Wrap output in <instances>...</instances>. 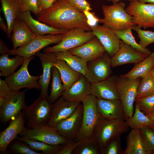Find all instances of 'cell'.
Returning <instances> with one entry per match:
<instances>
[{
  "instance_id": "cell-41",
  "label": "cell",
  "mask_w": 154,
  "mask_h": 154,
  "mask_svg": "<svg viewBox=\"0 0 154 154\" xmlns=\"http://www.w3.org/2000/svg\"><path fill=\"white\" fill-rule=\"evenodd\" d=\"M132 29L135 30L140 39L139 44L143 47H146L150 44L154 42V32L143 30L136 26Z\"/></svg>"
},
{
  "instance_id": "cell-57",
  "label": "cell",
  "mask_w": 154,
  "mask_h": 154,
  "mask_svg": "<svg viewBox=\"0 0 154 154\" xmlns=\"http://www.w3.org/2000/svg\"><path fill=\"white\" fill-rule=\"evenodd\" d=\"M153 67H154V66H153Z\"/></svg>"
},
{
  "instance_id": "cell-21",
  "label": "cell",
  "mask_w": 154,
  "mask_h": 154,
  "mask_svg": "<svg viewBox=\"0 0 154 154\" xmlns=\"http://www.w3.org/2000/svg\"><path fill=\"white\" fill-rule=\"evenodd\" d=\"M91 94L97 98L120 100L116 78L110 76L105 80L91 84Z\"/></svg>"
},
{
  "instance_id": "cell-36",
  "label": "cell",
  "mask_w": 154,
  "mask_h": 154,
  "mask_svg": "<svg viewBox=\"0 0 154 154\" xmlns=\"http://www.w3.org/2000/svg\"><path fill=\"white\" fill-rule=\"evenodd\" d=\"M154 93V77L151 71L140 80L137 88L136 99Z\"/></svg>"
},
{
  "instance_id": "cell-40",
  "label": "cell",
  "mask_w": 154,
  "mask_h": 154,
  "mask_svg": "<svg viewBox=\"0 0 154 154\" xmlns=\"http://www.w3.org/2000/svg\"><path fill=\"white\" fill-rule=\"evenodd\" d=\"M144 148L148 154L154 151V130L149 127L141 129Z\"/></svg>"
},
{
  "instance_id": "cell-35",
  "label": "cell",
  "mask_w": 154,
  "mask_h": 154,
  "mask_svg": "<svg viewBox=\"0 0 154 154\" xmlns=\"http://www.w3.org/2000/svg\"><path fill=\"white\" fill-rule=\"evenodd\" d=\"M111 29L121 40L134 48L147 55H149L152 53L148 49L143 47L136 42L132 35L131 29H129L124 31Z\"/></svg>"
},
{
  "instance_id": "cell-37",
  "label": "cell",
  "mask_w": 154,
  "mask_h": 154,
  "mask_svg": "<svg viewBox=\"0 0 154 154\" xmlns=\"http://www.w3.org/2000/svg\"><path fill=\"white\" fill-rule=\"evenodd\" d=\"M99 148L96 141L93 137L82 140L74 150L72 154H98Z\"/></svg>"
},
{
  "instance_id": "cell-29",
  "label": "cell",
  "mask_w": 154,
  "mask_h": 154,
  "mask_svg": "<svg viewBox=\"0 0 154 154\" xmlns=\"http://www.w3.org/2000/svg\"><path fill=\"white\" fill-rule=\"evenodd\" d=\"M1 9L6 20L8 28L7 35L10 38L13 25L15 19L20 13L17 0H0Z\"/></svg>"
},
{
  "instance_id": "cell-53",
  "label": "cell",
  "mask_w": 154,
  "mask_h": 154,
  "mask_svg": "<svg viewBox=\"0 0 154 154\" xmlns=\"http://www.w3.org/2000/svg\"><path fill=\"white\" fill-rule=\"evenodd\" d=\"M146 116L150 119L154 121V112Z\"/></svg>"
},
{
  "instance_id": "cell-18",
  "label": "cell",
  "mask_w": 154,
  "mask_h": 154,
  "mask_svg": "<svg viewBox=\"0 0 154 154\" xmlns=\"http://www.w3.org/2000/svg\"><path fill=\"white\" fill-rule=\"evenodd\" d=\"M80 104V102L67 100L62 96L52 105L50 117L47 125L54 127L59 121L71 116Z\"/></svg>"
},
{
  "instance_id": "cell-4",
  "label": "cell",
  "mask_w": 154,
  "mask_h": 154,
  "mask_svg": "<svg viewBox=\"0 0 154 154\" xmlns=\"http://www.w3.org/2000/svg\"><path fill=\"white\" fill-rule=\"evenodd\" d=\"M83 112L82 124L76 137L83 140L93 137L96 127L102 118L98 108L97 98L91 94L82 102Z\"/></svg>"
},
{
  "instance_id": "cell-43",
  "label": "cell",
  "mask_w": 154,
  "mask_h": 154,
  "mask_svg": "<svg viewBox=\"0 0 154 154\" xmlns=\"http://www.w3.org/2000/svg\"><path fill=\"white\" fill-rule=\"evenodd\" d=\"M17 0L20 13L31 11L37 16L40 13L38 6V0Z\"/></svg>"
},
{
  "instance_id": "cell-1",
  "label": "cell",
  "mask_w": 154,
  "mask_h": 154,
  "mask_svg": "<svg viewBox=\"0 0 154 154\" xmlns=\"http://www.w3.org/2000/svg\"><path fill=\"white\" fill-rule=\"evenodd\" d=\"M37 16L40 21L56 29L69 30L79 28L92 31L85 15L72 6L68 0L58 1Z\"/></svg>"
},
{
  "instance_id": "cell-17",
  "label": "cell",
  "mask_w": 154,
  "mask_h": 154,
  "mask_svg": "<svg viewBox=\"0 0 154 154\" xmlns=\"http://www.w3.org/2000/svg\"><path fill=\"white\" fill-rule=\"evenodd\" d=\"M91 28L106 52L111 58L113 57L118 50L121 40L110 28L104 25L97 24Z\"/></svg>"
},
{
  "instance_id": "cell-27",
  "label": "cell",
  "mask_w": 154,
  "mask_h": 154,
  "mask_svg": "<svg viewBox=\"0 0 154 154\" xmlns=\"http://www.w3.org/2000/svg\"><path fill=\"white\" fill-rule=\"evenodd\" d=\"M53 66L56 67L60 72L64 91L68 89L82 75L72 69L64 60L56 59Z\"/></svg>"
},
{
  "instance_id": "cell-47",
  "label": "cell",
  "mask_w": 154,
  "mask_h": 154,
  "mask_svg": "<svg viewBox=\"0 0 154 154\" xmlns=\"http://www.w3.org/2000/svg\"><path fill=\"white\" fill-rule=\"evenodd\" d=\"M12 91L6 81L0 78V96L5 97L9 94Z\"/></svg>"
},
{
  "instance_id": "cell-39",
  "label": "cell",
  "mask_w": 154,
  "mask_h": 154,
  "mask_svg": "<svg viewBox=\"0 0 154 154\" xmlns=\"http://www.w3.org/2000/svg\"><path fill=\"white\" fill-rule=\"evenodd\" d=\"M135 104L146 115L154 112V93L136 99Z\"/></svg>"
},
{
  "instance_id": "cell-44",
  "label": "cell",
  "mask_w": 154,
  "mask_h": 154,
  "mask_svg": "<svg viewBox=\"0 0 154 154\" xmlns=\"http://www.w3.org/2000/svg\"><path fill=\"white\" fill-rule=\"evenodd\" d=\"M69 3L79 11L83 13L85 10H92L86 0H68Z\"/></svg>"
},
{
  "instance_id": "cell-11",
  "label": "cell",
  "mask_w": 154,
  "mask_h": 154,
  "mask_svg": "<svg viewBox=\"0 0 154 154\" xmlns=\"http://www.w3.org/2000/svg\"><path fill=\"white\" fill-rule=\"evenodd\" d=\"M26 91V90L12 91L5 97L4 103L0 108V120L2 123L5 124L9 120L15 118L25 107Z\"/></svg>"
},
{
  "instance_id": "cell-52",
  "label": "cell",
  "mask_w": 154,
  "mask_h": 154,
  "mask_svg": "<svg viewBox=\"0 0 154 154\" xmlns=\"http://www.w3.org/2000/svg\"><path fill=\"white\" fill-rule=\"evenodd\" d=\"M5 100V97L0 96V108H1Z\"/></svg>"
},
{
  "instance_id": "cell-10",
  "label": "cell",
  "mask_w": 154,
  "mask_h": 154,
  "mask_svg": "<svg viewBox=\"0 0 154 154\" xmlns=\"http://www.w3.org/2000/svg\"><path fill=\"white\" fill-rule=\"evenodd\" d=\"M64 34L37 35L27 44L10 50L9 53L11 55H19L25 58H30L48 45L60 42Z\"/></svg>"
},
{
  "instance_id": "cell-42",
  "label": "cell",
  "mask_w": 154,
  "mask_h": 154,
  "mask_svg": "<svg viewBox=\"0 0 154 154\" xmlns=\"http://www.w3.org/2000/svg\"><path fill=\"white\" fill-rule=\"evenodd\" d=\"M121 135L110 141L104 148L100 150L103 154H122L121 145Z\"/></svg>"
},
{
  "instance_id": "cell-23",
  "label": "cell",
  "mask_w": 154,
  "mask_h": 154,
  "mask_svg": "<svg viewBox=\"0 0 154 154\" xmlns=\"http://www.w3.org/2000/svg\"><path fill=\"white\" fill-rule=\"evenodd\" d=\"M91 94V84L82 75L68 89L64 91L62 96L69 101L82 102Z\"/></svg>"
},
{
  "instance_id": "cell-15",
  "label": "cell",
  "mask_w": 154,
  "mask_h": 154,
  "mask_svg": "<svg viewBox=\"0 0 154 154\" xmlns=\"http://www.w3.org/2000/svg\"><path fill=\"white\" fill-rule=\"evenodd\" d=\"M25 121L22 112L12 119L9 126L0 133V153L8 154L7 149L10 144L16 139L17 135L27 128Z\"/></svg>"
},
{
  "instance_id": "cell-28",
  "label": "cell",
  "mask_w": 154,
  "mask_h": 154,
  "mask_svg": "<svg viewBox=\"0 0 154 154\" xmlns=\"http://www.w3.org/2000/svg\"><path fill=\"white\" fill-rule=\"evenodd\" d=\"M54 52L56 59L64 60L72 69L86 76L87 72V62L72 54L68 50Z\"/></svg>"
},
{
  "instance_id": "cell-56",
  "label": "cell",
  "mask_w": 154,
  "mask_h": 154,
  "mask_svg": "<svg viewBox=\"0 0 154 154\" xmlns=\"http://www.w3.org/2000/svg\"><path fill=\"white\" fill-rule=\"evenodd\" d=\"M149 127L152 129L154 130V124L152 125H151L149 126Z\"/></svg>"
},
{
  "instance_id": "cell-30",
  "label": "cell",
  "mask_w": 154,
  "mask_h": 154,
  "mask_svg": "<svg viewBox=\"0 0 154 154\" xmlns=\"http://www.w3.org/2000/svg\"><path fill=\"white\" fill-rule=\"evenodd\" d=\"M126 142L122 154H148L143 147L140 129H131L127 136Z\"/></svg>"
},
{
  "instance_id": "cell-45",
  "label": "cell",
  "mask_w": 154,
  "mask_h": 154,
  "mask_svg": "<svg viewBox=\"0 0 154 154\" xmlns=\"http://www.w3.org/2000/svg\"><path fill=\"white\" fill-rule=\"evenodd\" d=\"M73 140H68L64 145L58 154H71L74 150L82 142V140L74 142Z\"/></svg>"
},
{
  "instance_id": "cell-50",
  "label": "cell",
  "mask_w": 154,
  "mask_h": 154,
  "mask_svg": "<svg viewBox=\"0 0 154 154\" xmlns=\"http://www.w3.org/2000/svg\"><path fill=\"white\" fill-rule=\"evenodd\" d=\"M0 27L1 29L7 35L8 33V28L7 25H6L3 19L1 16L0 17Z\"/></svg>"
},
{
  "instance_id": "cell-9",
  "label": "cell",
  "mask_w": 154,
  "mask_h": 154,
  "mask_svg": "<svg viewBox=\"0 0 154 154\" xmlns=\"http://www.w3.org/2000/svg\"><path fill=\"white\" fill-rule=\"evenodd\" d=\"M131 17L134 26L139 28H154V4L131 1L126 9Z\"/></svg>"
},
{
  "instance_id": "cell-7",
  "label": "cell",
  "mask_w": 154,
  "mask_h": 154,
  "mask_svg": "<svg viewBox=\"0 0 154 154\" xmlns=\"http://www.w3.org/2000/svg\"><path fill=\"white\" fill-rule=\"evenodd\" d=\"M140 79V78L129 79L120 76L116 78L120 100L124 108L125 121L134 114V103Z\"/></svg>"
},
{
  "instance_id": "cell-49",
  "label": "cell",
  "mask_w": 154,
  "mask_h": 154,
  "mask_svg": "<svg viewBox=\"0 0 154 154\" xmlns=\"http://www.w3.org/2000/svg\"><path fill=\"white\" fill-rule=\"evenodd\" d=\"M10 50L1 38L0 40V53L1 54L9 52Z\"/></svg>"
},
{
  "instance_id": "cell-46",
  "label": "cell",
  "mask_w": 154,
  "mask_h": 154,
  "mask_svg": "<svg viewBox=\"0 0 154 154\" xmlns=\"http://www.w3.org/2000/svg\"><path fill=\"white\" fill-rule=\"evenodd\" d=\"M87 19V23L91 27L94 26L99 23L100 19L97 17L95 13L90 10H85L83 13Z\"/></svg>"
},
{
  "instance_id": "cell-51",
  "label": "cell",
  "mask_w": 154,
  "mask_h": 154,
  "mask_svg": "<svg viewBox=\"0 0 154 154\" xmlns=\"http://www.w3.org/2000/svg\"><path fill=\"white\" fill-rule=\"evenodd\" d=\"M140 2L144 3H154V0H138Z\"/></svg>"
},
{
  "instance_id": "cell-55",
  "label": "cell",
  "mask_w": 154,
  "mask_h": 154,
  "mask_svg": "<svg viewBox=\"0 0 154 154\" xmlns=\"http://www.w3.org/2000/svg\"><path fill=\"white\" fill-rule=\"evenodd\" d=\"M151 73L154 77V67H153L151 70Z\"/></svg>"
},
{
  "instance_id": "cell-38",
  "label": "cell",
  "mask_w": 154,
  "mask_h": 154,
  "mask_svg": "<svg viewBox=\"0 0 154 154\" xmlns=\"http://www.w3.org/2000/svg\"><path fill=\"white\" fill-rule=\"evenodd\" d=\"M8 148V154H43L42 152L33 150L25 142L18 139L12 141L9 145Z\"/></svg>"
},
{
  "instance_id": "cell-12",
  "label": "cell",
  "mask_w": 154,
  "mask_h": 154,
  "mask_svg": "<svg viewBox=\"0 0 154 154\" xmlns=\"http://www.w3.org/2000/svg\"><path fill=\"white\" fill-rule=\"evenodd\" d=\"M19 135L20 137L42 141L52 145L64 144L68 141L60 135L54 127L47 125L26 129Z\"/></svg>"
},
{
  "instance_id": "cell-2",
  "label": "cell",
  "mask_w": 154,
  "mask_h": 154,
  "mask_svg": "<svg viewBox=\"0 0 154 154\" xmlns=\"http://www.w3.org/2000/svg\"><path fill=\"white\" fill-rule=\"evenodd\" d=\"M125 4L119 1L113 5L102 6L104 17L99 23L110 28L118 31L132 29L134 25L131 17L125 9Z\"/></svg>"
},
{
  "instance_id": "cell-22",
  "label": "cell",
  "mask_w": 154,
  "mask_h": 154,
  "mask_svg": "<svg viewBox=\"0 0 154 154\" xmlns=\"http://www.w3.org/2000/svg\"><path fill=\"white\" fill-rule=\"evenodd\" d=\"M39 58L42 67L43 71L38 83L41 87L40 95L47 98L48 90L51 77L53 64L56 59L54 52H38L36 54Z\"/></svg>"
},
{
  "instance_id": "cell-31",
  "label": "cell",
  "mask_w": 154,
  "mask_h": 154,
  "mask_svg": "<svg viewBox=\"0 0 154 154\" xmlns=\"http://www.w3.org/2000/svg\"><path fill=\"white\" fill-rule=\"evenodd\" d=\"M9 52L1 54L0 57V76L7 77L15 72L16 68L22 65L25 58L15 55L14 58H9Z\"/></svg>"
},
{
  "instance_id": "cell-8",
  "label": "cell",
  "mask_w": 154,
  "mask_h": 154,
  "mask_svg": "<svg viewBox=\"0 0 154 154\" xmlns=\"http://www.w3.org/2000/svg\"><path fill=\"white\" fill-rule=\"evenodd\" d=\"M33 58V56L25 58L20 69L6 78L5 80L12 91H19L23 88L29 89L34 88L41 90L40 86L38 81L40 76H31L28 70V65Z\"/></svg>"
},
{
  "instance_id": "cell-32",
  "label": "cell",
  "mask_w": 154,
  "mask_h": 154,
  "mask_svg": "<svg viewBox=\"0 0 154 154\" xmlns=\"http://www.w3.org/2000/svg\"><path fill=\"white\" fill-rule=\"evenodd\" d=\"M17 139L24 142L33 150L37 152L42 151L43 154H58L64 145H52L22 137H18Z\"/></svg>"
},
{
  "instance_id": "cell-48",
  "label": "cell",
  "mask_w": 154,
  "mask_h": 154,
  "mask_svg": "<svg viewBox=\"0 0 154 154\" xmlns=\"http://www.w3.org/2000/svg\"><path fill=\"white\" fill-rule=\"evenodd\" d=\"M58 0H38V6L40 12L51 7L55 2Z\"/></svg>"
},
{
  "instance_id": "cell-6",
  "label": "cell",
  "mask_w": 154,
  "mask_h": 154,
  "mask_svg": "<svg viewBox=\"0 0 154 154\" xmlns=\"http://www.w3.org/2000/svg\"><path fill=\"white\" fill-rule=\"evenodd\" d=\"M95 37L92 31L75 28L65 33L62 40L57 44L46 47L43 51L50 52L68 50L87 42Z\"/></svg>"
},
{
  "instance_id": "cell-13",
  "label": "cell",
  "mask_w": 154,
  "mask_h": 154,
  "mask_svg": "<svg viewBox=\"0 0 154 154\" xmlns=\"http://www.w3.org/2000/svg\"><path fill=\"white\" fill-rule=\"evenodd\" d=\"M83 108L81 104L70 116L58 122L54 127L61 136L68 140L76 137L80 130L83 118Z\"/></svg>"
},
{
  "instance_id": "cell-24",
  "label": "cell",
  "mask_w": 154,
  "mask_h": 154,
  "mask_svg": "<svg viewBox=\"0 0 154 154\" xmlns=\"http://www.w3.org/2000/svg\"><path fill=\"white\" fill-rule=\"evenodd\" d=\"M10 37L13 44V49L23 46L30 42L37 35L30 29L27 23L18 17L14 23Z\"/></svg>"
},
{
  "instance_id": "cell-5",
  "label": "cell",
  "mask_w": 154,
  "mask_h": 154,
  "mask_svg": "<svg viewBox=\"0 0 154 154\" xmlns=\"http://www.w3.org/2000/svg\"><path fill=\"white\" fill-rule=\"evenodd\" d=\"M129 127L125 121L111 120L102 117L95 129L93 137L101 150L112 140L127 132Z\"/></svg>"
},
{
  "instance_id": "cell-19",
  "label": "cell",
  "mask_w": 154,
  "mask_h": 154,
  "mask_svg": "<svg viewBox=\"0 0 154 154\" xmlns=\"http://www.w3.org/2000/svg\"><path fill=\"white\" fill-rule=\"evenodd\" d=\"M97 103L102 117L111 120L125 121L123 107L120 100L97 98Z\"/></svg>"
},
{
  "instance_id": "cell-34",
  "label": "cell",
  "mask_w": 154,
  "mask_h": 154,
  "mask_svg": "<svg viewBox=\"0 0 154 154\" xmlns=\"http://www.w3.org/2000/svg\"><path fill=\"white\" fill-rule=\"evenodd\" d=\"M52 82L50 94L47 98L52 104L62 95L64 91V87L60 72L58 69L53 66L52 69Z\"/></svg>"
},
{
  "instance_id": "cell-20",
  "label": "cell",
  "mask_w": 154,
  "mask_h": 154,
  "mask_svg": "<svg viewBox=\"0 0 154 154\" xmlns=\"http://www.w3.org/2000/svg\"><path fill=\"white\" fill-rule=\"evenodd\" d=\"M68 50L87 62L99 58L106 52L96 36L87 42Z\"/></svg>"
},
{
  "instance_id": "cell-25",
  "label": "cell",
  "mask_w": 154,
  "mask_h": 154,
  "mask_svg": "<svg viewBox=\"0 0 154 154\" xmlns=\"http://www.w3.org/2000/svg\"><path fill=\"white\" fill-rule=\"evenodd\" d=\"M18 17L25 22L32 31L37 35L63 34L68 30L56 29L42 23L33 19L30 11L20 13Z\"/></svg>"
},
{
  "instance_id": "cell-3",
  "label": "cell",
  "mask_w": 154,
  "mask_h": 154,
  "mask_svg": "<svg viewBox=\"0 0 154 154\" xmlns=\"http://www.w3.org/2000/svg\"><path fill=\"white\" fill-rule=\"evenodd\" d=\"M52 104L47 98L40 95L30 105L22 110L27 129L47 125L49 120Z\"/></svg>"
},
{
  "instance_id": "cell-33",
  "label": "cell",
  "mask_w": 154,
  "mask_h": 154,
  "mask_svg": "<svg viewBox=\"0 0 154 154\" xmlns=\"http://www.w3.org/2000/svg\"><path fill=\"white\" fill-rule=\"evenodd\" d=\"M125 121L128 126L131 129H141L154 124V121L150 119L136 104L133 115Z\"/></svg>"
},
{
  "instance_id": "cell-14",
  "label": "cell",
  "mask_w": 154,
  "mask_h": 154,
  "mask_svg": "<svg viewBox=\"0 0 154 154\" xmlns=\"http://www.w3.org/2000/svg\"><path fill=\"white\" fill-rule=\"evenodd\" d=\"M90 61L87 64V72L85 76L91 84L102 81L110 76L112 67L111 58L106 52Z\"/></svg>"
},
{
  "instance_id": "cell-26",
  "label": "cell",
  "mask_w": 154,
  "mask_h": 154,
  "mask_svg": "<svg viewBox=\"0 0 154 154\" xmlns=\"http://www.w3.org/2000/svg\"><path fill=\"white\" fill-rule=\"evenodd\" d=\"M154 66V52H152L143 60L135 64L133 68L127 73L120 77L129 79L143 78L151 71Z\"/></svg>"
},
{
  "instance_id": "cell-54",
  "label": "cell",
  "mask_w": 154,
  "mask_h": 154,
  "mask_svg": "<svg viewBox=\"0 0 154 154\" xmlns=\"http://www.w3.org/2000/svg\"><path fill=\"white\" fill-rule=\"evenodd\" d=\"M107 0L109 2H112L113 3H117L120 1H121L124 0ZM128 0L129 1H131L133 0Z\"/></svg>"
},
{
  "instance_id": "cell-16",
  "label": "cell",
  "mask_w": 154,
  "mask_h": 154,
  "mask_svg": "<svg viewBox=\"0 0 154 154\" xmlns=\"http://www.w3.org/2000/svg\"><path fill=\"white\" fill-rule=\"evenodd\" d=\"M148 56L121 40L118 50L111 58L112 67L127 64H136L143 60Z\"/></svg>"
}]
</instances>
